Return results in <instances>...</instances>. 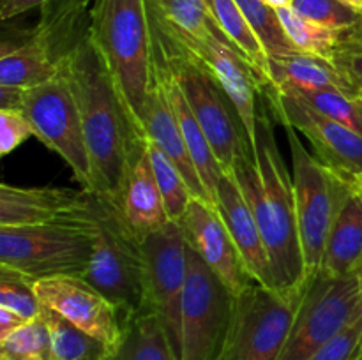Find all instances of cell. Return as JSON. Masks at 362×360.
<instances>
[{"instance_id": "cell-37", "label": "cell", "mask_w": 362, "mask_h": 360, "mask_svg": "<svg viewBox=\"0 0 362 360\" xmlns=\"http://www.w3.org/2000/svg\"><path fill=\"white\" fill-rule=\"evenodd\" d=\"M334 64L343 71L354 94H362V48L341 46L334 55Z\"/></svg>"}, {"instance_id": "cell-7", "label": "cell", "mask_w": 362, "mask_h": 360, "mask_svg": "<svg viewBox=\"0 0 362 360\" xmlns=\"http://www.w3.org/2000/svg\"><path fill=\"white\" fill-rule=\"evenodd\" d=\"M285 131L292 157L297 229L308 281L315 272L320 270L332 222L350 182L322 164L317 155L304 147L297 131L292 127H285Z\"/></svg>"}, {"instance_id": "cell-25", "label": "cell", "mask_w": 362, "mask_h": 360, "mask_svg": "<svg viewBox=\"0 0 362 360\" xmlns=\"http://www.w3.org/2000/svg\"><path fill=\"white\" fill-rule=\"evenodd\" d=\"M110 360H179L161 318L152 311L122 321V335Z\"/></svg>"}, {"instance_id": "cell-38", "label": "cell", "mask_w": 362, "mask_h": 360, "mask_svg": "<svg viewBox=\"0 0 362 360\" xmlns=\"http://www.w3.org/2000/svg\"><path fill=\"white\" fill-rule=\"evenodd\" d=\"M48 2L52 0H0V18L11 20L35 7H42Z\"/></svg>"}, {"instance_id": "cell-44", "label": "cell", "mask_w": 362, "mask_h": 360, "mask_svg": "<svg viewBox=\"0 0 362 360\" xmlns=\"http://www.w3.org/2000/svg\"><path fill=\"white\" fill-rule=\"evenodd\" d=\"M350 184H352V186L356 187V189L362 194V175L359 176V179H356V180H354V182H350Z\"/></svg>"}, {"instance_id": "cell-41", "label": "cell", "mask_w": 362, "mask_h": 360, "mask_svg": "<svg viewBox=\"0 0 362 360\" xmlns=\"http://www.w3.org/2000/svg\"><path fill=\"white\" fill-rule=\"evenodd\" d=\"M354 274H356L357 284H359V311H357V325H359L361 328V349H362V267L357 268Z\"/></svg>"}, {"instance_id": "cell-34", "label": "cell", "mask_w": 362, "mask_h": 360, "mask_svg": "<svg viewBox=\"0 0 362 360\" xmlns=\"http://www.w3.org/2000/svg\"><path fill=\"white\" fill-rule=\"evenodd\" d=\"M292 7L303 16L345 35L352 32L362 20V14L338 0H293Z\"/></svg>"}, {"instance_id": "cell-28", "label": "cell", "mask_w": 362, "mask_h": 360, "mask_svg": "<svg viewBox=\"0 0 362 360\" xmlns=\"http://www.w3.org/2000/svg\"><path fill=\"white\" fill-rule=\"evenodd\" d=\"M276 11L290 42L297 52L334 60V55L345 41V34L303 16L293 7H283Z\"/></svg>"}, {"instance_id": "cell-8", "label": "cell", "mask_w": 362, "mask_h": 360, "mask_svg": "<svg viewBox=\"0 0 362 360\" xmlns=\"http://www.w3.org/2000/svg\"><path fill=\"white\" fill-rule=\"evenodd\" d=\"M359 284L356 274L318 270L297 296L296 314L278 360H310L357 320Z\"/></svg>"}, {"instance_id": "cell-22", "label": "cell", "mask_w": 362, "mask_h": 360, "mask_svg": "<svg viewBox=\"0 0 362 360\" xmlns=\"http://www.w3.org/2000/svg\"><path fill=\"white\" fill-rule=\"evenodd\" d=\"M154 74H158L163 80V83H165L170 102H172V108L173 112H175L177 122H179L180 131H182L187 150H189L191 159H193L194 166H197V172L198 175H200L202 184H204L212 205L216 207V194H218L219 180L223 179L225 172H223L221 164H219L218 157H216L214 148H212L205 131L202 129L200 122H198L197 116H194L193 109L187 104L182 88H180L179 83L173 80L172 74L166 69H163V67L156 62Z\"/></svg>"}, {"instance_id": "cell-21", "label": "cell", "mask_w": 362, "mask_h": 360, "mask_svg": "<svg viewBox=\"0 0 362 360\" xmlns=\"http://www.w3.org/2000/svg\"><path fill=\"white\" fill-rule=\"evenodd\" d=\"M60 71L62 59L37 28L16 44L4 41L0 52V85L4 87L28 90L49 81Z\"/></svg>"}, {"instance_id": "cell-15", "label": "cell", "mask_w": 362, "mask_h": 360, "mask_svg": "<svg viewBox=\"0 0 362 360\" xmlns=\"http://www.w3.org/2000/svg\"><path fill=\"white\" fill-rule=\"evenodd\" d=\"M45 307L113 348L122 335V318L112 302L80 275H57L34 282Z\"/></svg>"}, {"instance_id": "cell-33", "label": "cell", "mask_w": 362, "mask_h": 360, "mask_svg": "<svg viewBox=\"0 0 362 360\" xmlns=\"http://www.w3.org/2000/svg\"><path fill=\"white\" fill-rule=\"evenodd\" d=\"M0 307L13 311L25 321L41 316L42 304L35 295L34 282L16 272L0 268Z\"/></svg>"}, {"instance_id": "cell-1", "label": "cell", "mask_w": 362, "mask_h": 360, "mask_svg": "<svg viewBox=\"0 0 362 360\" xmlns=\"http://www.w3.org/2000/svg\"><path fill=\"white\" fill-rule=\"evenodd\" d=\"M267 109L262 95L253 157L244 155L233 168V175L264 236L272 286L283 295L297 299L306 284V270L297 229L292 173L283 161Z\"/></svg>"}, {"instance_id": "cell-23", "label": "cell", "mask_w": 362, "mask_h": 360, "mask_svg": "<svg viewBox=\"0 0 362 360\" xmlns=\"http://www.w3.org/2000/svg\"><path fill=\"white\" fill-rule=\"evenodd\" d=\"M359 267H362V194L350 184L332 222L320 270L332 275H349Z\"/></svg>"}, {"instance_id": "cell-45", "label": "cell", "mask_w": 362, "mask_h": 360, "mask_svg": "<svg viewBox=\"0 0 362 360\" xmlns=\"http://www.w3.org/2000/svg\"><path fill=\"white\" fill-rule=\"evenodd\" d=\"M356 360H362V349H359V353H357Z\"/></svg>"}, {"instance_id": "cell-40", "label": "cell", "mask_w": 362, "mask_h": 360, "mask_svg": "<svg viewBox=\"0 0 362 360\" xmlns=\"http://www.w3.org/2000/svg\"><path fill=\"white\" fill-rule=\"evenodd\" d=\"M343 46H350V48H362V20L352 32H349V34L345 35Z\"/></svg>"}, {"instance_id": "cell-11", "label": "cell", "mask_w": 362, "mask_h": 360, "mask_svg": "<svg viewBox=\"0 0 362 360\" xmlns=\"http://www.w3.org/2000/svg\"><path fill=\"white\" fill-rule=\"evenodd\" d=\"M297 299L251 279L233 295L232 321L221 360H278L296 314Z\"/></svg>"}, {"instance_id": "cell-5", "label": "cell", "mask_w": 362, "mask_h": 360, "mask_svg": "<svg viewBox=\"0 0 362 360\" xmlns=\"http://www.w3.org/2000/svg\"><path fill=\"white\" fill-rule=\"evenodd\" d=\"M95 201L90 214L74 221L0 228V268L28 281L83 275L94 249Z\"/></svg>"}, {"instance_id": "cell-30", "label": "cell", "mask_w": 362, "mask_h": 360, "mask_svg": "<svg viewBox=\"0 0 362 360\" xmlns=\"http://www.w3.org/2000/svg\"><path fill=\"white\" fill-rule=\"evenodd\" d=\"M276 87V85H274ZM286 94L293 95L304 104L311 106L322 115L350 127L362 136V94L343 90H296V88L278 87Z\"/></svg>"}, {"instance_id": "cell-13", "label": "cell", "mask_w": 362, "mask_h": 360, "mask_svg": "<svg viewBox=\"0 0 362 360\" xmlns=\"http://www.w3.org/2000/svg\"><path fill=\"white\" fill-rule=\"evenodd\" d=\"M264 97L283 127H292L313 147L322 164L354 182L362 175V136L350 127L322 115L293 95L267 85Z\"/></svg>"}, {"instance_id": "cell-9", "label": "cell", "mask_w": 362, "mask_h": 360, "mask_svg": "<svg viewBox=\"0 0 362 360\" xmlns=\"http://www.w3.org/2000/svg\"><path fill=\"white\" fill-rule=\"evenodd\" d=\"M151 13V11H148ZM151 23L161 35L189 59L209 71L212 78L225 90L232 101L240 124L244 127L250 147L253 150L257 140V120L260 109L265 81L251 67V64L239 53V49L226 39L221 30L202 35H191L172 28L151 13Z\"/></svg>"}, {"instance_id": "cell-14", "label": "cell", "mask_w": 362, "mask_h": 360, "mask_svg": "<svg viewBox=\"0 0 362 360\" xmlns=\"http://www.w3.org/2000/svg\"><path fill=\"white\" fill-rule=\"evenodd\" d=\"M147 295L161 318L172 348L182 360V296L187 279V244L177 222L144 240Z\"/></svg>"}, {"instance_id": "cell-20", "label": "cell", "mask_w": 362, "mask_h": 360, "mask_svg": "<svg viewBox=\"0 0 362 360\" xmlns=\"http://www.w3.org/2000/svg\"><path fill=\"white\" fill-rule=\"evenodd\" d=\"M144 136L151 140L170 161L175 162V166L186 179L193 196L209 201L212 205L211 198H209L207 191L202 184L200 175H198L197 166H194L189 150L186 147L182 131H180L175 112H173L172 102H170L168 92H166L165 83L158 74H154V83L148 92L147 104H145Z\"/></svg>"}, {"instance_id": "cell-42", "label": "cell", "mask_w": 362, "mask_h": 360, "mask_svg": "<svg viewBox=\"0 0 362 360\" xmlns=\"http://www.w3.org/2000/svg\"><path fill=\"white\" fill-rule=\"evenodd\" d=\"M264 2L274 9H283V7H292L293 0H264Z\"/></svg>"}, {"instance_id": "cell-32", "label": "cell", "mask_w": 362, "mask_h": 360, "mask_svg": "<svg viewBox=\"0 0 362 360\" xmlns=\"http://www.w3.org/2000/svg\"><path fill=\"white\" fill-rule=\"evenodd\" d=\"M237 4L243 9L244 16L250 21L251 28L258 35L269 56H283L297 52L290 42L274 7L265 4L264 0H237Z\"/></svg>"}, {"instance_id": "cell-2", "label": "cell", "mask_w": 362, "mask_h": 360, "mask_svg": "<svg viewBox=\"0 0 362 360\" xmlns=\"http://www.w3.org/2000/svg\"><path fill=\"white\" fill-rule=\"evenodd\" d=\"M73 85L83 124L94 179V194L117 207L122 194L131 148L140 138L133 133L119 101L112 76L87 30L62 59Z\"/></svg>"}, {"instance_id": "cell-24", "label": "cell", "mask_w": 362, "mask_h": 360, "mask_svg": "<svg viewBox=\"0 0 362 360\" xmlns=\"http://www.w3.org/2000/svg\"><path fill=\"white\" fill-rule=\"evenodd\" d=\"M269 80L276 87L296 90H343L354 94L349 80L334 60L300 52L269 56Z\"/></svg>"}, {"instance_id": "cell-10", "label": "cell", "mask_w": 362, "mask_h": 360, "mask_svg": "<svg viewBox=\"0 0 362 360\" xmlns=\"http://www.w3.org/2000/svg\"><path fill=\"white\" fill-rule=\"evenodd\" d=\"M20 112L30 122L35 138L69 166L81 189L94 194L80 108L64 69L46 83L25 90Z\"/></svg>"}, {"instance_id": "cell-27", "label": "cell", "mask_w": 362, "mask_h": 360, "mask_svg": "<svg viewBox=\"0 0 362 360\" xmlns=\"http://www.w3.org/2000/svg\"><path fill=\"white\" fill-rule=\"evenodd\" d=\"M41 318L49 330L53 360H110L112 348L42 306Z\"/></svg>"}, {"instance_id": "cell-17", "label": "cell", "mask_w": 362, "mask_h": 360, "mask_svg": "<svg viewBox=\"0 0 362 360\" xmlns=\"http://www.w3.org/2000/svg\"><path fill=\"white\" fill-rule=\"evenodd\" d=\"M95 194L69 187L0 186V228L49 224L83 219L94 208Z\"/></svg>"}, {"instance_id": "cell-43", "label": "cell", "mask_w": 362, "mask_h": 360, "mask_svg": "<svg viewBox=\"0 0 362 360\" xmlns=\"http://www.w3.org/2000/svg\"><path fill=\"white\" fill-rule=\"evenodd\" d=\"M338 2L345 4L346 7H350V9H354L356 13L362 14V0H338Z\"/></svg>"}, {"instance_id": "cell-35", "label": "cell", "mask_w": 362, "mask_h": 360, "mask_svg": "<svg viewBox=\"0 0 362 360\" xmlns=\"http://www.w3.org/2000/svg\"><path fill=\"white\" fill-rule=\"evenodd\" d=\"M28 138H35L27 116L18 109H0V154L9 155Z\"/></svg>"}, {"instance_id": "cell-4", "label": "cell", "mask_w": 362, "mask_h": 360, "mask_svg": "<svg viewBox=\"0 0 362 360\" xmlns=\"http://www.w3.org/2000/svg\"><path fill=\"white\" fill-rule=\"evenodd\" d=\"M95 232L90 263L81 277L105 295L122 321L151 311L144 242L129 229L119 208L95 196Z\"/></svg>"}, {"instance_id": "cell-16", "label": "cell", "mask_w": 362, "mask_h": 360, "mask_svg": "<svg viewBox=\"0 0 362 360\" xmlns=\"http://www.w3.org/2000/svg\"><path fill=\"white\" fill-rule=\"evenodd\" d=\"M177 224L187 246L209 265L232 295H239L251 277L218 208L193 198Z\"/></svg>"}, {"instance_id": "cell-18", "label": "cell", "mask_w": 362, "mask_h": 360, "mask_svg": "<svg viewBox=\"0 0 362 360\" xmlns=\"http://www.w3.org/2000/svg\"><path fill=\"white\" fill-rule=\"evenodd\" d=\"M216 208L225 221L226 229L243 258V263L250 277L269 288H274L271 260H269L264 236H262L253 210H251L243 189L239 187L233 172L225 173L223 179L219 180Z\"/></svg>"}, {"instance_id": "cell-12", "label": "cell", "mask_w": 362, "mask_h": 360, "mask_svg": "<svg viewBox=\"0 0 362 360\" xmlns=\"http://www.w3.org/2000/svg\"><path fill=\"white\" fill-rule=\"evenodd\" d=\"M233 295L187 246L182 296V360H221L232 321Z\"/></svg>"}, {"instance_id": "cell-39", "label": "cell", "mask_w": 362, "mask_h": 360, "mask_svg": "<svg viewBox=\"0 0 362 360\" xmlns=\"http://www.w3.org/2000/svg\"><path fill=\"white\" fill-rule=\"evenodd\" d=\"M23 323H27V321L18 316L16 313L6 309V307H0V341L6 339L9 334H13Z\"/></svg>"}, {"instance_id": "cell-6", "label": "cell", "mask_w": 362, "mask_h": 360, "mask_svg": "<svg viewBox=\"0 0 362 360\" xmlns=\"http://www.w3.org/2000/svg\"><path fill=\"white\" fill-rule=\"evenodd\" d=\"M152 35L154 62L168 71L182 88L187 104L207 134L223 172H233L244 155L253 157V150L232 101L205 67L180 52L154 27Z\"/></svg>"}, {"instance_id": "cell-3", "label": "cell", "mask_w": 362, "mask_h": 360, "mask_svg": "<svg viewBox=\"0 0 362 360\" xmlns=\"http://www.w3.org/2000/svg\"><path fill=\"white\" fill-rule=\"evenodd\" d=\"M88 32L131 129L144 140L145 104L154 83V35L147 0H92Z\"/></svg>"}, {"instance_id": "cell-31", "label": "cell", "mask_w": 362, "mask_h": 360, "mask_svg": "<svg viewBox=\"0 0 362 360\" xmlns=\"http://www.w3.org/2000/svg\"><path fill=\"white\" fill-rule=\"evenodd\" d=\"M148 11L163 23L191 35L219 30L207 0H147Z\"/></svg>"}, {"instance_id": "cell-19", "label": "cell", "mask_w": 362, "mask_h": 360, "mask_svg": "<svg viewBox=\"0 0 362 360\" xmlns=\"http://www.w3.org/2000/svg\"><path fill=\"white\" fill-rule=\"evenodd\" d=\"M117 208L131 232L144 242L170 224L165 201L148 161L145 140H138L131 148L126 180Z\"/></svg>"}, {"instance_id": "cell-29", "label": "cell", "mask_w": 362, "mask_h": 360, "mask_svg": "<svg viewBox=\"0 0 362 360\" xmlns=\"http://www.w3.org/2000/svg\"><path fill=\"white\" fill-rule=\"evenodd\" d=\"M145 148H147L152 173H154L163 201H165L166 214H168L170 221L177 222L189 207L191 200L194 198L193 193L175 162L170 161L147 138H145Z\"/></svg>"}, {"instance_id": "cell-36", "label": "cell", "mask_w": 362, "mask_h": 360, "mask_svg": "<svg viewBox=\"0 0 362 360\" xmlns=\"http://www.w3.org/2000/svg\"><path fill=\"white\" fill-rule=\"evenodd\" d=\"M361 349V328L357 320L349 328L318 349L310 360H356Z\"/></svg>"}, {"instance_id": "cell-26", "label": "cell", "mask_w": 362, "mask_h": 360, "mask_svg": "<svg viewBox=\"0 0 362 360\" xmlns=\"http://www.w3.org/2000/svg\"><path fill=\"white\" fill-rule=\"evenodd\" d=\"M207 4L219 30L239 49L240 55L251 64V67L260 74L265 85H271V80H269V55L258 35L251 28L250 21L244 16L237 0H207Z\"/></svg>"}]
</instances>
